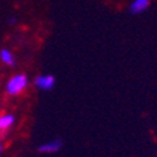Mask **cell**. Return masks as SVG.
Returning a JSON list of instances; mask_svg holds the SVG:
<instances>
[{
  "label": "cell",
  "instance_id": "cell-1",
  "mask_svg": "<svg viewBox=\"0 0 157 157\" xmlns=\"http://www.w3.org/2000/svg\"><path fill=\"white\" fill-rule=\"evenodd\" d=\"M28 84H29V79L27 74L18 73L15 75H13L11 78H9V81L5 84V92L9 96H18L27 89Z\"/></svg>",
  "mask_w": 157,
  "mask_h": 157
},
{
  "label": "cell",
  "instance_id": "cell-2",
  "mask_svg": "<svg viewBox=\"0 0 157 157\" xmlns=\"http://www.w3.org/2000/svg\"><path fill=\"white\" fill-rule=\"evenodd\" d=\"M54 83H56L54 77L50 75V74H40V75H38L34 81V86L40 90L52 89L54 87Z\"/></svg>",
  "mask_w": 157,
  "mask_h": 157
},
{
  "label": "cell",
  "instance_id": "cell-3",
  "mask_svg": "<svg viewBox=\"0 0 157 157\" xmlns=\"http://www.w3.org/2000/svg\"><path fill=\"white\" fill-rule=\"evenodd\" d=\"M60 147H62V142L59 140H52V141L42 143L38 147V151L42 153H54V152H58Z\"/></svg>",
  "mask_w": 157,
  "mask_h": 157
},
{
  "label": "cell",
  "instance_id": "cell-4",
  "mask_svg": "<svg viewBox=\"0 0 157 157\" xmlns=\"http://www.w3.org/2000/svg\"><path fill=\"white\" fill-rule=\"evenodd\" d=\"M15 123V117L11 113H4L0 116V132L4 133L9 131Z\"/></svg>",
  "mask_w": 157,
  "mask_h": 157
},
{
  "label": "cell",
  "instance_id": "cell-5",
  "mask_svg": "<svg viewBox=\"0 0 157 157\" xmlns=\"http://www.w3.org/2000/svg\"><path fill=\"white\" fill-rule=\"evenodd\" d=\"M151 0H133L129 5V10L132 14H141L150 6Z\"/></svg>",
  "mask_w": 157,
  "mask_h": 157
},
{
  "label": "cell",
  "instance_id": "cell-6",
  "mask_svg": "<svg viewBox=\"0 0 157 157\" xmlns=\"http://www.w3.org/2000/svg\"><path fill=\"white\" fill-rule=\"evenodd\" d=\"M0 60H2L4 64H6V65H14V63H15L14 54H13L11 52L8 50V49H2L0 50Z\"/></svg>",
  "mask_w": 157,
  "mask_h": 157
},
{
  "label": "cell",
  "instance_id": "cell-7",
  "mask_svg": "<svg viewBox=\"0 0 157 157\" xmlns=\"http://www.w3.org/2000/svg\"><path fill=\"white\" fill-rule=\"evenodd\" d=\"M2 151H3V146H2V142H0V153H2Z\"/></svg>",
  "mask_w": 157,
  "mask_h": 157
}]
</instances>
